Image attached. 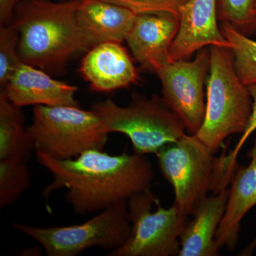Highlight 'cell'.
Here are the masks:
<instances>
[{"instance_id":"obj_17","label":"cell","mask_w":256,"mask_h":256,"mask_svg":"<svg viewBox=\"0 0 256 256\" xmlns=\"http://www.w3.org/2000/svg\"><path fill=\"white\" fill-rule=\"evenodd\" d=\"M22 108L0 92V160L16 159L28 162L35 150L34 142L24 127Z\"/></svg>"},{"instance_id":"obj_9","label":"cell","mask_w":256,"mask_h":256,"mask_svg":"<svg viewBox=\"0 0 256 256\" xmlns=\"http://www.w3.org/2000/svg\"><path fill=\"white\" fill-rule=\"evenodd\" d=\"M210 66V48L205 47L193 60H172L156 73L163 100L182 121L188 134H196L204 120V84Z\"/></svg>"},{"instance_id":"obj_7","label":"cell","mask_w":256,"mask_h":256,"mask_svg":"<svg viewBox=\"0 0 256 256\" xmlns=\"http://www.w3.org/2000/svg\"><path fill=\"white\" fill-rule=\"evenodd\" d=\"M13 227L40 242L48 256H76L94 247L112 252L132 232L128 201L114 204L82 224L40 228L14 223Z\"/></svg>"},{"instance_id":"obj_8","label":"cell","mask_w":256,"mask_h":256,"mask_svg":"<svg viewBox=\"0 0 256 256\" xmlns=\"http://www.w3.org/2000/svg\"><path fill=\"white\" fill-rule=\"evenodd\" d=\"M150 190L141 192L128 201L132 232L122 246L110 252V256H171L180 254V236L188 223V216L172 204L158 206Z\"/></svg>"},{"instance_id":"obj_14","label":"cell","mask_w":256,"mask_h":256,"mask_svg":"<svg viewBox=\"0 0 256 256\" xmlns=\"http://www.w3.org/2000/svg\"><path fill=\"white\" fill-rule=\"evenodd\" d=\"M249 156V164L246 166L237 165L230 180L225 212L216 234L218 250L235 248L242 218L256 205V139Z\"/></svg>"},{"instance_id":"obj_25","label":"cell","mask_w":256,"mask_h":256,"mask_svg":"<svg viewBox=\"0 0 256 256\" xmlns=\"http://www.w3.org/2000/svg\"><path fill=\"white\" fill-rule=\"evenodd\" d=\"M252 30L256 31V2L254 11V21H252Z\"/></svg>"},{"instance_id":"obj_18","label":"cell","mask_w":256,"mask_h":256,"mask_svg":"<svg viewBox=\"0 0 256 256\" xmlns=\"http://www.w3.org/2000/svg\"><path fill=\"white\" fill-rule=\"evenodd\" d=\"M220 32L229 44L236 72L246 86L256 84V41L246 36L230 23L223 22Z\"/></svg>"},{"instance_id":"obj_4","label":"cell","mask_w":256,"mask_h":256,"mask_svg":"<svg viewBox=\"0 0 256 256\" xmlns=\"http://www.w3.org/2000/svg\"><path fill=\"white\" fill-rule=\"evenodd\" d=\"M92 110L106 130L129 138L134 152L154 154L186 132L182 121L165 104L162 98L133 94L129 105L121 107L110 99L96 102Z\"/></svg>"},{"instance_id":"obj_13","label":"cell","mask_w":256,"mask_h":256,"mask_svg":"<svg viewBox=\"0 0 256 256\" xmlns=\"http://www.w3.org/2000/svg\"><path fill=\"white\" fill-rule=\"evenodd\" d=\"M80 72L92 90L110 92L129 86L139 79L127 50L119 42L99 44L82 58Z\"/></svg>"},{"instance_id":"obj_11","label":"cell","mask_w":256,"mask_h":256,"mask_svg":"<svg viewBox=\"0 0 256 256\" xmlns=\"http://www.w3.org/2000/svg\"><path fill=\"white\" fill-rule=\"evenodd\" d=\"M178 26L180 20L171 15L138 14L126 38L136 62L156 74L172 62L170 46Z\"/></svg>"},{"instance_id":"obj_10","label":"cell","mask_w":256,"mask_h":256,"mask_svg":"<svg viewBox=\"0 0 256 256\" xmlns=\"http://www.w3.org/2000/svg\"><path fill=\"white\" fill-rule=\"evenodd\" d=\"M217 1L186 0L182 6L178 32L170 46L172 60H188L205 47L229 48L217 22Z\"/></svg>"},{"instance_id":"obj_3","label":"cell","mask_w":256,"mask_h":256,"mask_svg":"<svg viewBox=\"0 0 256 256\" xmlns=\"http://www.w3.org/2000/svg\"><path fill=\"white\" fill-rule=\"evenodd\" d=\"M206 98L204 120L196 136L215 154L226 138L244 132L252 111V96L237 75L228 47L210 46Z\"/></svg>"},{"instance_id":"obj_19","label":"cell","mask_w":256,"mask_h":256,"mask_svg":"<svg viewBox=\"0 0 256 256\" xmlns=\"http://www.w3.org/2000/svg\"><path fill=\"white\" fill-rule=\"evenodd\" d=\"M26 162L16 159L0 160V207L13 204L30 183Z\"/></svg>"},{"instance_id":"obj_6","label":"cell","mask_w":256,"mask_h":256,"mask_svg":"<svg viewBox=\"0 0 256 256\" xmlns=\"http://www.w3.org/2000/svg\"><path fill=\"white\" fill-rule=\"evenodd\" d=\"M160 171L172 186L175 205L190 216L220 186L223 172L220 158L196 134L185 133L176 142L163 146L156 154Z\"/></svg>"},{"instance_id":"obj_22","label":"cell","mask_w":256,"mask_h":256,"mask_svg":"<svg viewBox=\"0 0 256 256\" xmlns=\"http://www.w3.org/2000/svg\"><path fill=\"white\" fill-rule=\"evenodd\" d=\"M132 10L136 14H169L180 18V10L186 0H104Z\"/></svg>"},{"instance_id":"obj_23","label":"cell","mask_w":256,"mask_h":256,"mask_svg":"<svg viewBox=\"0 0 256 256\" xmlns=\"http://www.w3.org/2000/svg\"><path fill=\"white\" fill-rule=\"evenodd\" d=\"M247 87L252 98V111L248 124L246 129L242 133L238 142L237 143L232 152L229 153L228 156H224L226 164L232 168H234L236 166L237 158H238L240 149L246 142L248 138L250 137L252 133L256 130V84H252V85L248 86Z\"/></svg>"},{"instance_id":"obj_21","label":"cell","mask_w":256,"mask_h":256,"mask_svg":"<svg viewBox=\"0 0 256 256\" xmlns=\"http://www.w3.org/2000/svg\"><path fill=\"white\" fill-rule=\"evenodd\" d=\"M256 0H218V20L233 25L239 31L252 30L254 11Z\"/></svg>"},{"instance_id":"obj_12","label":"cell","mask_w":256,"mask_h":256,"mask_svg":"<svg viewBox=\"0 0 256 256\" xmlns=\"http://www.w3.org/2000/svg\"><path fill=\"white\" fill-rule=\"evenodd\" d=\"M1 90L18 107L28 106H80L76 86L52 78L36 67L22 63Z\"/></svg>"},{"instance_id":"obj_2","label":"cell","mask_w":256,"mask_h":256,"mask_svg":"<svg viewBox=\"0 0 256 256\" xmlns=\"http://www.w3.org/2000/svg\"><path fill=\"white\" fill-rule=\"evenodd\" d=\"M78 3L22 0L16 6L10 24L20 35L18 52L23 63L60 70L72 56L90 50L77 20Z\"/></svg>"},{"instance_id":"obj_20","label":"cell","mask_w":256,"mask_h":256,"mask_svg":"<svg viewBox=\"0 0 256 256\" xmlns=\"http://www.w3.org/2000/svg\"><path fill=\"white\" fill-rule=\"evenodd\" d=\"M20 35L12 24L0 26V86L2 89L22 62L18 55Z\"/></svg>"},{"instance_id":"obj_1","label":"cell","mask_w":256,"mask_h":256,"mask_svg":"<svg viewBox=\"0 0 256 256\" xmlns=\"http://www.w3.org/2000/svg\"><path fill=\"white\" fill-rule=\"evenodd\" d=\"M38 162L52 174L43 196L66 188L65 194L76 214L106 210L118 202L150 190L154 170L146 156L134 152L110 156L100 150H90L69 160H57L36 152Z\"/></svg>"},{"instance_id":"obj_5","label":"cell","mask_w":256,"mask_h":256,"mask_svg":"<svg viewBox=\"0 0 256 256\" xmlns=\"http://www.w3.org/2000/svg\"><path fill=\"white\" fill-rule=\"evenodd\" d=\"M28 130L35 152L57 160L74 159L90 150H102L109 133L92 110L80 106H36Z\"/></svg>"},{"instance_id":"obj_15","label":"cell","mask_w":256,"mask_h":256,"mask_svg":"<svg viewBox=\"0 0 256 256\" xmlns=\"http://www.w3.org/2000/svg\"><path fill=\"white\" fill-rule=\"evenodd\" d=\"M137 15L104 0H79L77 9L79 26L90 48L104 42L126 41Z\"/></svg>"},{"instance_id":"obj_16","label":"cell","mask_w":256,"mask_h":256,"mask_svg":"<svg viewBox=\"0 0 256 256\" xmlns=\"http://www.w3.org/2000/svg\"><path fill=\"white\" fill-rule=\"evenodd\" d=\"M229 190L227 186L216 190L195 212L180 236V256H216L218 250L215 237L225 212Z\"/></svg>"},{"instance_id":"obj_24","label":"cell","mask_w":256,"mask_h":256,"mask_svg":"<svg viewBox=\"0 0 256 256\" xmlns=\"http://www.w3.org/2000/svg\"><path fill=\"white\" fill-rule=\"evenodd\" d=\"M22 0H0V24L9 25L12 20L16 6Z\"/></svg>"}]
</instances>
